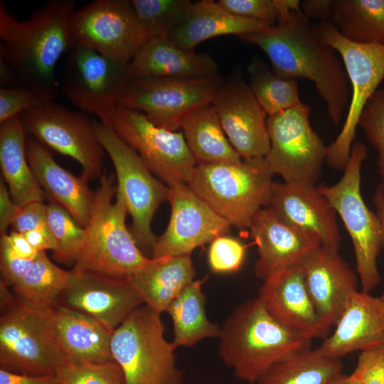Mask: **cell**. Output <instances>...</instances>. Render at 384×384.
Here are the masks:
<instances>
[{
    "mask_svg": "<svg viewBox=\"0 0 384 384\" xmlns=\"http://www.w3.org/2000/svg\"><path fill=\"white\" fill-rule=\"evenodd\" d=\"M276 26L239 38L259 47L272 70L283 79H307L324 100L329 118L338 125L349 100L347 75L336 52L321 43L298 0H278Z\"/></svg>",
    "mask_w": 384,
    "mask_h": 384,
    "instance_id": "obj_1",
    "label": "cell"
},
{
    "mask_svg": "<svg viewBox=\"0 0 384 384\" xmlns=\"http://www.w3.org/2000/svg\"><path fill=\"white\" fill-rule=\"evenodd\" d=\"M75 8L73 0H51L19 21L0 2V58L46 102L58 93L56 66L73 44Z\"/></svg>",
    "mask_w": 384,
    "mask_h": 384,
    "instance_id": "obj_2",
    "label": "cell"
},
{
    "mask_svg": "<svg viewBox=\"0 0 384 384\" xmlns=\"http://www.w3.org/2000/svg\"><path fill=\"white\" fill-rule=\"evenodd\" d=\"M220 328V359L237 378L250 384L276 363L311 348V340L279 323L257 297L237 306Z\"/></svg>",
    "mask_w": 384,
    "mask_h": 384,
    "instance_id": "obj_3",
    "label": "cell"
},
{
    "mask_svg": "<svg viewBox=\"0 0 384 384\" xmlns=\"http://www.w3.org/2000/svg\"><path fill=\"white\" fill-rule=\"evenodd\" d=\"M127 213L122 197L117 193L115 174L103 172L74 269L128 278L151 261L128 230Z\"/></svg>",
    "mask_w": 384,
    "mask_h": 384,
    "instance_id": "obj_4",
    "label": "cell"
},
{
    "mask_svg": "<svg viewBox=\"0 0 384 384\" xmlns=\"http://www.w3.org/2000/svg\"><path fill=\"white\" fill-rule=\"evenodd\" d=\"M274 175L265 157L242 159L196 165L187 184L231 225L245 230L260 209L269 206Z\"/></svg>",
    "mask_w": 384,
    "mask_h": 384,
    "instance_id": "obj_5",
    "label": "cell"
},
{
    "mask_svg": "<svg viewBox=\"0 0 384 384\" xmlns=\"http://www.w3.org/2000/svg\"><path fill=\"white\" fill-rule=\"evenodd\" d=\"M161 313L146 304L135 309L112 332L110 350L124 384H180L173 342L164 336Z\"/></svg>",
    "mask_w": 384,
    "mask_h": 384,
    "instance_id": "obj_6",
    "label": "cell"
},
{
    "mask_svg": "<svg viewBox=\"0 0 384 384\" xmlns=\"http://www.w3.org/2000/svg\"><path fill=\"white\" fill-rule=\"evenodd\" d=\"M368 157L362 142L353 143L343 174L338 182L317 186L339 215L352 241L362 291L370 292L380 283L378 257L383 249L379 219L365 203L361 191V167Z\"/></svg>",
    "mask_w": 384,
    "mask_h": 384,
    "instance_id": "obj_7",
    "label": "cell"
},
{
    "mask_svg": "<svg viewBox=\"0 0 384 384\" xmlns=\"http://www.w3.org/2000/svg\"><path fill=\"white\" fill-rule=\"evenodd\" d=\"M311 24L317 38L339 53L352 87L346 120L339 134L328 145L326 159L331 169L343 171L362 111L384 79V45H363L348 41L330 21Z\"/></svg>",
    "mask_w": 384,
    "mask_h": 384,
    "instance_id": "obj_8",
    "label": "cell"
},
{
    "mask_svg": "<svg viewBox=\"0 0 384 384\" xmlns=\"http://www.w3.org/2000/svg\"><path fill=\"white\" fill-rule=\"evenodd\" d=\"M67 361L53 331L48 309L19 300L1 311L0 369L30 375H55Z\"/></svg>",
    "mask_w": 384,
    "mask_h": 384,
    "instance_id": "obj_9",
    "label": "cell"
},
{
    "mask_svg": "<svg viewBox=\"0 0 384 384\" xmlns=\"http://www.w3.org/2000/svg\"><path fill=\"white\" fill-rule=\"evenodd\" d=\"M95 132L114 168L117 193L132 218V233L139 245L152 252L156 237L151 230L153 216L167 201L169 187L159 180L137 152L109 126L94 121Z\"/></svg>",
    "mask_w": 384,
    "mask_h": 384,
    "instance_id": "obj_10",
    "label": "cell"
},
{
    "mask_svg": "<svg viewBox=\"0 0 384 384\" xmlns=\"http://www.w3.org/2000/svg\"><path fill=\"white\" fill-rule=\"evenodd\" d=\"M311 107L299 102L274 115L267 127L270 149L265 157L284 182L316 186L327 156V146L309 122Z\"/></svg>",
    "mask_w": 384,
    "mask_h": 384,
    "instance_id": "obj_11",
    "label": "cell"
},
{
    "mask_svg": "<svg viewBox=\"0 0 384 384\" xmlns=\"http://www.w3.org/2000/svg\"><path fill=\"white\" fill-rule=\"evenodd\" d=\"M65 55L64 94L81 111L110 127L130 80L128 65L73 43Z\"/></svg>",
    "mask_w": 384,
    "mask_h": 384,
    "instance_id": "obj_12",
    "label": "cell"
},
{
    "mask_svg": "<svg viewBox=\"0 0 384 384\" xmlns=\"http://www.w3.org/2000/svg\"><path fill=\"white\" fill-rule=\"evenodd\" d=\"M19 118L26 133L43 145L73 158L88 181L100 178L105 151L86 112L72 111L53 101L23 112Z\"/></svg>",
    "mask_w": 384,
    "mask_h": 384,
    "instance_id": "obj_13",
    "label": "cell"
},
{
    "mask_svg": "<svg viewBox=\"0 0 384 384\" xmlns=\"http://www.w3.org/2000/svg\"><path fill=\"white\" fill-rule=\"evenodd\" d=\"M110 127L166 186L189 182L196 163L182 132L159 127L144 114L121 106Z\"/></svg>",
    "mask_w": 384,
    "mask_h": 384,
    "instance_id": "obj_14",
    "label": "cell"
},
{
    "mask_svg": "<svg viewBox=\"0 0 384 384\" xmlns=\"http://www.w3.org/2000/svg\"><path fill=\"white\" fill-rule=\"evenodd\" d=\"M73 43L128 65L150 38L129 0H96L75 10Z\"/></svg>",
    "mask_w": 384,
    "mask_h": 384,
    "instance_id": "obj_15",
    "label": "cell"
},
{
    "mask_svg": "<svg viewBox=\"0 0 384 384\" xmlns=\"http://www.w3.org/2000/svg\"><path fill=\"white\" fill-rule=\"evenodd\" d=\"M223 81L219 75L201 78H130L119 106L144 114L154 124L181 129L191 112L212 103Z\"/></svg>",
    "mask_w": 384,
    "mask_h": 384,
    "instance_id": "obj_16",
    "label": "cell"
},
{
    "mask_svg": "<svg viewBox=\"0 0 384 384\" xmlns=\"http://www.w3.org/2000/svg\"><path fill=\"white\" fill-rule=\"evenodd\" d=\"M171 216L156 238L151 258L191 255L198 247L225 235L232 226L201 199L186 183L169 187Z\"/></svg>",
    "mask_w": 384,
    "mask_h": 384,
    "instance_id": "obj_17",
    "label": "cell"
},
{
    "mask_svg": "<svg viewBox=\"0 0 384 384\" xmlns=\"http://www.w3.org/2000/svg\"><path fill=\"white\" fill-rule=\"evenodd\" d=\"M142 304L129 277L74 268L55 304L87 314L112 331Z\"/></svg>",
    "mask_w": 384,
    "mask_h": 384,
    "instance_id": "obj_18",
    "label": "cell"
},
{
    "mask_svg": "<svg viewBox=\"0 0 384 384\" xmlns=\"http://www.w3.org/2000/svg\"><path fill=\"white\" fill-rule=\"evenodd\" d=\"M212 104L229 142L242 159L267 156L270 149L267 114L248 84L238 78L223 82Z\"/></svg>",
    "mask_w": 384,
    "mask_h": 384,
    "instance_id": "obj_19",
    "label": "cell"
},
{
    "mask_svg": "<svg viewBox=\"0 0 384 384\" xmlns=\"http://www.w3.org/2000/svg\"><path fill=\"white\" fill-rule=\"evenodd\" d=\"M298 265L319 316L331 329L358 291L356 274L338 250L322 245L306 253Z\"/></svg>",
    "mask_w": 384,
    "mask_h": 384,
    "instance_id": "obj_20",
    "label": "cell"
},
{
    "mask_svg": "<svg viewBox=\"0 0 384 384\" xmlns=\"http://www.w3.org/2000/svg\"><path fill=\"white\" fill-rule=\"evenodd\" d=\"M249 230L258 253L254 272L262 281L297 265L321 245L316 234L283 222L269 207L256 213Z\"/></svg>",
    "mask_w": 384,
    "mask_h": 384,
    "instance_id": "obj_21",
    "label": "cell"
},
{
    "mask_svg": "<svg viewBox=\"0 0 384 384\" xmlns=\"http://www.w3.org/2000/svg\"><path fill=\"white\" fill-rule=\"evenodd\" d=\"M257 298L275 320L297 334L311 341L329 335L330 329L315 309L298 264L263 281Z\"/></svg>",
    "mask_w": 384,
    "mask_h": 384,
    "instance_id": "obj_22",
    "label": "cell"
},
{
    "mask_svg": "<svg viewBox=\"0 0 384 384\" xmlns=\"http://www.w3.org/2000/svg\"><path fill=\"white\" fill-rule=\"evenodd\" d=\"M268 207L283 222L316 234L322 245L339 250L337 214L317 186L274 181Z\"/></svg>",
    "mask_w": 384,
    "mask_h": 384,
    "instance_id": "obj_23",
    "label": "cell"
},
{
    "mask_svg": "<svg viewBox=\"0 0 384 384\" xmlns=\"http://www.w3.org/2000/svg\"><path fill=\"white\" fill-rule=\"evenodd\" d=\"M335 326L318 348L327 357L341 360L384 343V301L369 292H356Z\"/></svg>",
    "mask_w": 384,
    "mask_h": 384,
    "instance_id": "obj_24",
    "label": "cell"
},
{
    "mask_svg": "<svg viewBox=\"0 0 384 384\" xmlns=\"http://www.w3.org/2000/svg\"><path fill=\"white\" fill-rule=\"evenodd\" d=\"M130 78H201L218 76L208 54L183 49L168 36L149 38L128 64Z\"/></svg>",
    "mask_w": 384,
    "mask_h": 384,
    "instance_id": "obj_25",
    "label": "cell"
},
{
    "mask_svg": "<svg viewBox=\"0 0 384 384\" xmlns=\"http://www.w3.org/2000/svg\"><path fill=\"white\" fill-rule=\"evenodd\" d=\"M26 152L29 165L46 196L65 208L82 227L90 217L95 191L89 181L76 176L60 166L46 147L33 137L26 139Z\"/></svg>",
    "mask_w": 384,
    "mask_h": 384,
    "instance_id": "obj_26",
    "label": "cell"
},
{
    "mask_svg": "<svg viewBox=\"0 0 384 384\" xmlns=\"http://www.w3.org/2000/svg\"><path fill=\"white\" fill-rule=\"evenodd\" d=\"M56 342L67 361H112L113 331L95 319L60 305L48 309Z\"/></svg>",
    "mask_w": 384,
    "mask_h": 384,
    "instance_id": "obj_27",
    "label": "cell"
},
{
    "mask_svg": "<svg viewBox=\"0 0 384 384\" xmlns=\"http://www.w3.org/2000/svg\"><path fill=\"white\" fill-rule=\"evenodd\" d=\"M267 25L234 15L218 2L202 0L193 3L186 19L168 37L178 47L195 50L203 41L224 35L241 36L262 31Z\"/></svg>",
    "mask_w": 384,
    "mask_h": 384,
    "instance_id": "obj_28",
    "label": "cell"
},
{
    "mask_svg": "<svg viewBox=\"0 0 384 384\" xmlns=\"http://www.w3.org/2000/svg\"><path fill=\"white\" fill-rule=\"evenodd\" d=\"M195 275L191 255H184L151 258L129 279L144 304L161 314L194 280Z\"/></svg>",
    "mask_w": 384,
    "mask_h": 384,
    "instance_id": "obj_29",
    "label": "cell"
},
{
    "mask_svg": "<svg viewBox=\"0 0 384 384\" xmlns=\"http://www.w3.org/2000/svg\"><path fill=\"white\" fill-rule=\"evenodd\" d=\"M26 139L19 116L1 124V170L11 198L19 206L46 197L27 159Z\"/></svg>",
    "mask_w": 384,
    "mask_h": 384,
    "instance_id": "obj_30",
    "label": "cell"
},
{
    "mask_svg": "<svg viewBox=\"0 0 384 384\" xmlns=\"http://www.w3.org/2000/svg\"><path fill=\"white\" fill-rule=\"evenodd\" d=\"M181 129L196 165L233 164L242 160L229 142L212 103L188 114Z\"/></svg>",
    "mask_w": 384,
    "mask_h": 384,
    "instance_id": "obj_31",
    "label": "cell"
},
{
    "mask_svg": "<svg viewBox=\"0 0 384 384\" xmlns=\"http://www.w3.org/2000/svg\"><path fill=\"white\" fill-rule=\"evenodd\" d=\"M206 301L202 282L193 280L169 306L166 312L172 320V342L176 348L192 347L203 339L219 337L221 328L208 319Z\"/></svg>",
    "mask_w": 384,
    "mask_h": 384,
    "instance_id": "obj_32",
    "label": "cell"
},
{
    "mask_svg": "<svg viewBox=\"0 0 384 384\" xmlns=\"http://www.w3.org/2000/svg\"><path fill=\"white\" fill-rule=\"evenodd\" d=\"M330 21L348 41L384 45V0H332Z\"/></svg>",
    "mask_w": 384,
    "mask_h": 384,
    "instance_id": "obj_33",
    "label": "cell"
},
{
    "mask_svg": "<svg viewBox=\"0 0 384 384\" xmlns=\"http://www.w3.org/2000/svg\"><path fill=\"white\" fill-rule=\"evenodd\" d=\"M341 373V360L309 348L276 363L256 384H330Z\"/></svg>",
    "mask_w": 384,
    "mask_h": 384,
    "instance_id": "obj_34",
    "label": "cell"
},
{
    "mask_svg": "<svg viewBox=\"0 0 384 384\" xmlns=\"http://www.w3.org/2000/svg\"><path fill=\"white\" fill-rule=\"evenodd\" d=\"M70 270L55 265L41 252L22 279L13 287L16 297L25 304L46 310L55 305L65 289Z\"/></svg>",
    "mask_w": 384,
    "mask_h": 384,
    "instance_id": "obj_35",
    "label": "cell"
},
{
    "mask_svg": "<svg viewBox=\"0 0 384 384\" xmlns=\"http://www.w3.org/2000/svg\"><path fill=\"white\" fill-rule=\"evenodd\" d=\"M249 86L260 105L268 116L274 115L301 102L297 79L278 77L257 56L247 67Z\"/></svg>",
    "mask_w": 384,
    "mask_h": 384,
    "instance_id": "obj_36",
    "label": "cell"
},
{
    "mask_svg": "<svg viewBox=\"0 0 384 384\" xmlns=\"http://www.w3.org/2000/svg\"><path fill=\"white\" fill-rule=\"evenodd\" d=\"M134 12L149 37L169 36L188 15V0H129Z\"/></svg>",
    "mask_w": 384,
    "mask_h": 384,
    "instance_id": "obj_37",
    "label": "cell"
},
{
    "mask_svg": "<svg viewBox=\"0 0 384 384\" xmlns=\"http://www.w3.org/2000/svg\"><path fill=\"white\" fill-rule=\"evenodd\" d=\"M47 220L55 244L53 258L63 264L75 265L85 240V228L53 202L47 205Z\"/></svg>",
    "mask_w": 384,
    "mask_h": 384,
    "instance_id": "obj_38",
    "label": "cell"
},
{
    "mask_svg": "<svg viewBox=\"0 0 384 384\" xmlns=\"http://www.w3.org/2000/svg\"><path fill=\"white\" fill-rule=\"evenodd\" d=\"M55 375L60 384H124L122 370L114 361H68L57 370Z\"/></svg>",
    "mask_w": 384,
    "mask_h": 384,
    "instance_id": "obj_39",
    "label": "cell"
},
{
    "mask_svg": "<svg viewBox=\"0 0 384 384\" xmlns=\"http://www.w3.org/2000/svg\"><path fill=\"white\" fill-rule=\"evenodd\" d=\"M358 126L378 153V171L384 181V88H378L369 99L360 116Z\"/></svg>",
    "mask_w": 384,
    "mask_h": 384,
    "instance_id": "obj_40",
    "label": "cell"
},
{
    "mask_svg": "<svg viewBox=\"0 0 384 384\" xmlns=\"http://www.w3.org/2000/svg\"><path fill=\"white\" fill-rule=\"evenodd\" d=\"M245 255V245L239 240L225 235L210 243L208 261L213 272L231 273L240 270Z\"/></svg>",
    "mask_w": 384,
    "mask_h": 384,
    "instance_id": "obj_41",
    "label": "cell"
},
{
    "mask_svg": "<svg viewBox=\"0 0 384 384\" xmlns=\"http://www.w3.org/2000/svg\"><path fill=\"white\" fill-rule=\"evenodd\" d=\"M28 87L0 88V124L46 102Z\"/></svg>",
    "mask_w": 384,
    "mask_h": 384,
    "instance_id": "obj_42",
    "label": "cell"
},
{
    "mask_svg": "<svg viewBox=\"0 0 384 384\" xmlns=\"http://www.w3.org/2000/svg\"><path fill=\"white\" fill-rule=\"evenodd\" d=\"M218 2L234 15L262 22L270 27L276 26L278 22V0H220Z\"/></svg>",
    "mask_w": 384,
    "mask_h": 384,
    "instance_id": "obj_43",
    "label": "cell"
},
{
    "mask_svg": "<svg viewBox=\"0 0 384 384\" xmlns=\"http://www.w3.org/2000/svg\"><path fill=\"white\" fill-rule=\"evenodd\" d=\"M352 375L360 384H384V343L361 351Z\"/></svg>",
    "mask_w": 384,
    "mask_h": 384,
    "instance_id": "obj_44",
    "label": "cell"
},
{
    "mask_svg": "<svg viewBox=\"0 0 384 384\" xmlns=\"http://www.w3.org/2000/svg\"><path fill=\"white\" fill-rule=\"evenodd\" d=\"M11 227L12 230L20 233L41 232L53 241L47 220V205L43 201H33L21 206Z\"/></svg>",
    "mask_w": 384,
    "mask_h": 384,
    "instance_id": "obj_45",
    "label": "cell"
},
{
    "mask_svg": "<svg viewBox=\"0 0 384 384\" xmlns=\"http://www.w3.org/2000/svg\"><path fill=\"white\" fill-rule=\"evenodd\" d=\"M34 260L20 257L14 251L9 233L1 235L0 270L1 279L7 285L14 287L28 272Z\"/></svg>",
    "mask_w": 384,
    "mask_h": 384,
    "instance_id": "obj_46",
    "label": "cell"
},
{
    "mask_svg": "<svg viewBox=\"0 0 384 384\" xmlns=\"http://www.w3.org/2000/svg\"><path fill=\"white\" fill-rule=\"evenodd\" d=\"M21 206L14 203L7 186L2 179L0 181V233H9L7 230L13 223Z\"/></svg>",
    "mask_w": 384,
    "mask_h": 384,
    "instance_id": "obj_47",
    "label": "cell"
},
{
    "mask_svg": "<svg viewBox=\"0 0 384 384\" xmlns=\"http://www.w3.org/2000/svg\"><path fill=\"white\" fill-rule=\"evenodd\" d=\"M0 384H60L55 375H30L0 369Z\"/></svg>",
    "mask_w": 384,
    "mask_h": 384,
    "instance_id": "obj_48",
    "label": "cell"
},
{
    "mask_svg": "<svg viewBox=\"0 0 384 384\" xmlns=\"http://www.w3.org/2000/svg\"><path fill=\"white\" fill-rule=\"evenodd\" d=\"M332 0H304L301 1V10L305 17L318 19L319 21H330Z\"/></svg>",
    "mask_w": 384,
    "mask_h": 384,
    "instance_id": "obj_49",
    "label": "cell"
},
{
    "mask_svg": "<svg viewBox=\"0 0 384 384\" xmlns=\"http://www.w3.org/2000/svg\"><path fill=\"white\" fill-rule=\"evenodd\" d=\"M9 238L14 251L24 260H34L41 252L36 250L22 233L12 230L9 233Z\"/></svg>",
    "mask_w": 384,
    "mask_h": 384,
    "instance_id": "obj_50",
    "label": "cell"
},
{
    "mask_svg": "<svg viewBox=\"0 0 384 384\" xmlns=\"http://www.w3.org/2000/svg\"><path fill=\"white\" fill-rule=\"evenodd\" d=\"M0 83L1 87H27L19 75L0 58Z\"/></svg>",
    "mask_w": 384,
    "mask_h": 384,
    "instance_id": "obj_51",
    "label": "cell"
},
{
    "mask_svg": "<svg viewBox=\"0 0 384 384\" xmlns=\"http://www.w3.org/2000/svg\"><path fill=\"white\" fill-rule=\"evenodd\" d=\"M29 244L38 252L53 251L55 245L52 239L38 231H28L22 233Z\"/></svg>",
    "mask_w": 384,
    "mask_h": 384,
    "instance_id": "obj_52",
    "label": "cell"
},
{
    "mask_svg": "<svg viewBox=\"0 0 384 384\" xmlns=\"http://www.w3.org/2000/svg\"><path fill=\"white\" fill-rule=\"evenodd\" d=\"M373 203L375 213L379 219L382 235V245L384 249V181H380L376 186L373 195ZM384 301V291L380 296Z\"/></svg>",
    "mask_w": 384,
    "mask_h": 384,
    "instance_id": "obj_53",
    "label": "cell"
},
{
    "mask_svg": "<svg viewBox=\"0 0 384 384\" xmlns=\"http://www.w3.org/2000/svg\"><path fill=\"white\" fill-rule=\"evenodd\" d=\"M330 384H360V382L352 373L350 375L341 373Z\"/></svg>",
    "mask_w": 384,
    "mask_h": 384,
    "instance_id": "obj_54",
    "label": "cell"
}]
</instances>
